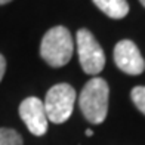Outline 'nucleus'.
Returning <instances> with one entry per match:
<instances>
[{
  "label": "nucleus",
  "instance_id": "nucleus-1",
  "mask_svg": "<svg viewBox=\"0 0 145 145\" xmlns=\"http://www.w3.org/2000/svg\"><path fill=\"white\" fill-rule=\"evenodd\" d=\"M108 83L101 77H93L84 84L78 96V105L84 118L92 124H99L108 113Z\"/></svg>",
  "mask_w": 145,
  "mask_h": 145
},
{
  "label": "nucleus",
  "instance_id": "nucleus-2",
  "mask_svg": "<svg viewBox=\"0 0 145 145\" xmlns=\"http://www.w3.org/2000/svg\"><path fill=\"white\" fill-rule=\"evenodd\" d=\"M74 52L72 37L68 28L62 25L50 28L42 39L40 43V56L54 68L64 67L70 62Z\"/></svg>",
  "mask_w": 145,
  "mask_h": 145
},
{
  "label": "nucleus",
  "instance_id": "nucleus-3",
  "mask_svg": "<svg viewBox=\"0 0 145 145\" xmlns=\"http://www.w3.org/2000/svg\"><path fill=\"white\" fill-rule=\"evenodd\" d=\"M76 102V90L68 83H58L52 86L44 99V110L48 120L55 124H61L67 121L72 114Z\"/></svg>",
  "mask_w": 145,
  "mask_h": 145
},
{
  "label": "nucleus",
  "instance_id": "nucleus-4",
  "mask_svg": "<svg viewBox=\"0 0 145 145\" xmlns=\"http://www.w3.org/2000/svg\"><path fill=\"white\" fill-rule=\"evenodd\" d=\"M77 52L78 61L86 74L96 76L105 67V54L95 36L86 28L77 31Z\"/></svg>",
  "mask_w": 145,
  "mask_h": 145
},
{
  "label": "nucleus",
  "instance_id": "nucleus-5",
  "mask_svg": "<svg viewBox=\"0 0 145 145\" xmlns=\"http://www.w3.org/2000/svg\"><path fill=\"white\" fill-rule=\"evenodd\" d=\"M19 117L28 130L36 136H43L48 130V116L44 104L36 96L25 98L19 105Z\"/></svg>",
  "mask_w": 145,
  "mask_h": 145
},
{
  "label": "nucleus",
  "instance_id": "nucleus-6",
  "mask_svg": "<svg viewBox=\"0 0 145 145\" xmlns=\"http://www.w3.org/2000/svg\"><path fill=\"white\" fill-rule=\"evenodd\" d=\"M114 62L123 72L138 76L145 70V61L132 40H120L114 48Z\"/></svg>",
  "mask_w": 145,
  "mask_h": 145
},
{
  "label": "nucleus",
  "instance_id": "nucleus-7",
  "mask_svg": "<svg viewBox=\"0 0 145 145\" xmlns=\"http://www.w3.org/2000/svg\"><path fill=\"white\" fill-rule=\"evenodd\" d=\"M93 3L111 19H123L129 14V5L126 0H93Z\"/></svg>",
  "mask_w": 145,
  "mask_h": 145
},
{
  "label": "nucleus",
  "instance_id": "nucleus-8",
  "mask_svg": "<svg viewBox=\"0 0 145 145\" xmlns=\"http://www.w3.org/2000/svg\"><path fill=\"white\" fill-rule=\"evenodd\" d=\"M0 145H22V136L14 129L0 127Z\"/></svg>",
  "mask_w": 145,
  "mask_h": 145
},
{
  "label": "nucleus",
  "instance_id": "nucleus-9",
  "mask_svg": "<svg viewBox=\"0 0 145 145\" xmlns=\"http://www.w3.org/2000/svg\"><path fill=\"white\" fill-rule=\"evenodd\" d=\"M132 101H133L135 107L141 111L142 114H145V86H136L132 89L130 92Z\"/></svg>",
  "mask_w": 145,
  "mask_h": 145
},
{
  "label": "nucleus",
  "instance_id": "nucleus-10",
  "mask_svg": "<svg viewBox=\"0 0 145 145\" xmlns=\"http://www.w3.org/2000/svg\"><path fill=\"white\" fill-rule=\"evenodd\" d=\"M5 71H6V59L2 54H0V82H2V78L5 76Z\"/></svg>",
  "mask_w": 145,
  "mask_h": 145
},
{
  "label": "nucleus",
  "instance_id": "nucleus-11",
  "mask_svg": "<svg viewBox=\"0 0 145 145\" xmlns=\"http://www.w3.org/2000/svg\"><path fill=\"white\" fill-rule=\"evenodd\" d=\"M86 136H93V132H92L90 129H88L86 130Z\"/></svg>",
  "mask_w": 145,
  "mask_h": 145
},
{
  "label": "nucleus",
  "instance_id": "nucleus-12",
  "mask_svg": "<svg viewBox=\"0 0 145 145\" xmlns=\"http://www.w3.org/2000/svg\"><path fill=\"white\" fill-rule=\"evenodd\" d=\"M12 2V0H0V5H6V3H9Z\"/></svg>",
  "mask_w": 145,
  "mask_h": 145
},
{
  "label": "nucleus",
  "instance_id": "nucleus-13",
  "mask_svg": "<svg viewBox=\"0 0 145 145\" xmlns=\"http://www.w3.org/2000/svg\"><path fill=\"white\" fill-rule=\"evenodd\" d=\"M139 2H141V5H142L144 8H145V0H139Z\"/></svg>",
  "mask_w": 145,
  "mask_h": 145
}]
</instances>
